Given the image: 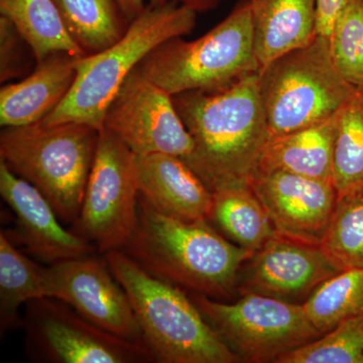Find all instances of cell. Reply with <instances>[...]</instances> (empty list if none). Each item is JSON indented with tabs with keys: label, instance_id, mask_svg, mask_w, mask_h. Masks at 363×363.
I'll list each match as a JSON object with an SVG mask.
<instances>
[{
	"label": "cell",
	"instance_id": "cell-1",
	"mask_svg": "<svg viewBox=\"0 0 363 363\" xmlns=\"http://www.w3.org/2000/svg\"><path fill=\"white\" fill-rule=\"evenodd\" d=\"M195 150L185 161L213 192L250 185L269 138L259 92V73L217 90L174 95Z\"/></svg>",
	"mask_w": 363,
	"mask_h": 363
},
{
	"label": "cell",
	"instance_id": "cell-6",
	"mask_svg": "<svg viewBox=\"0 0 363 363\" xmlns=\"http://www.w3.org/2000/svg\"><path fill=\"white\" fill-rule=\"evenodd\" d=\"M138 69L173 96L187 91L222 89L259 73L250 0L240 2L202 37L177 38L159 45Z\"/></svg>",
	"mask_w": 363,
	"mask_h": 363
},
{
	"label": "cell",
	"instance_id": "cell-19",
	"mask_svg": "<svg viewBox=\"0 0 363 363\" xmlns=\"http://www.w3.org/2000/svg\"><path fill=\"white\" fill-rule=\"evenodd\" d=\"M338 112L321 123L269 138L260 157L257 172H286L332 182L333 145Z\"/></svg>",
	"mask_w": 363,
	"mask_h": 363
},
{
	"label": "cell",
	"instance_id": "cell-22",
	"mask_svg": "<svg viewBox=\"0 0 363 363\" xmlns=\"http://www.w3.org/2000/svg\"><path fill=\"white\" fill-rule=\"evenodd\" d=\"M45 297V267L20 252L6 233H0V328L21 326L20 308Z\"/></svg>",
	"mask_w": 363,
	"mask_h": 363
},
{
	"label": "cell",
	"instance_id": "cell-24",
	"mask_svg": "<svg viewBox=\"0 0 363 363\" xmlns=\"http://www.w3.org/2000/svg\"><path fill=\"white\" fill-rule=\"evenodd\" d=\"M332 183L337 198L363 192V86L338 112Z\"/></svg>",
	"mask_w": 363,
	"mask_h": 363
},
{
	"label": "cell",
	"instance_id": "cell-31",
	"mask_svg": "<svg viewBox=\"0 0 363 363\" xmlns=\"http://www.w3.org/2000/svg\"><path fill=\"white\" fill-rule=\"evenodd\" d=\"M168 1L169 0H116L128 23L135 20L147 6H159Z\"/></svg>",
	"mask_w": 363,
	"mask_h": 363
},
{
	"label": "cell",
	"instance_id": "cell-21",
	"mask_svg": "<svg viewBox=\"0 0 363 363\" xmlns=\"http://www.w3.org/2000/svg\"><path fill=\"white\" fill-rule=\"evenodd\" d=\"M0 13L13 23L37 62L56 52L87 56L67 30L54 0H0Z\"/></svg>",
	"mask_w": 363,
	"mask_h": 363
},
{
	"label": "cell",
	"instance_id": "cell-8",
	"mask_svg": "<svg viewBox=\"0 0 363 363\" xmlns=\"http://www.w3.org/2000/svg\"><path fill=\"white\" fill-rule=\"evenodd\" d=\"M194 302L240 362H276L321 336L303 305L281 298L245 292L238 302L226 304L198 294Z\"/></svg>",
	"mask_w": 363,
	"mask_h": 363
},
{
	"label": "cell",
	"instance_id": "cell-3",
	"mask_svg": "<svg viewBox=\"0 0 363 363\" xmlns=\"http://www.w3.org/2000/svg\"><path fill=\"white\" fill-rule=\"evenodd\" d=\"M197 13L178 2L149 6L111 47L76 62L75 81L65 99L42 123L88 124L104 128L114 96L136 67L164 43L194 30Z\"/></svg>",
	"mask_w": 363,
	"mask_h": 363
},
{
	"label": "cell",
	"instance_id": "cell-23",
	"mask_svg": "<svg viewBox=\"0 0 363 363\" xmlns=\"http://www.w3.org/2000/svg\"><path fill=\"white\" fill-rule=\"evenodd\" d=\"M66 28L86 55L111 47L128 30L116 0H54Z\"/></svg>",
	"mask_w": 363,
	"mask_h": 363
},
{
	"label": "cell",
	"instance_id": "cell-9",
	"mask_svg": "<svg viewBox=\"0 0 363 363\" xmlns=\"http://www.w3.org/2000/svg\"><path fill=\"white\" fill-rule=\"evenodd\" d=\"M28 354L54 363L157 362L145 344L118 337L81 316L66 303L40 298L26 305L21 326Z\"/></svg>",
	"mask_w": 363,
	"mask_h": 363
},
{
	"label": "cell",
	"instance_id": "cell-26",
	"mask_svg": "<svg viewBox=\"0 0 363 363\" xmlns=\"http://www.w3.org/2000/svg\"><path fill=\"white\" fill-rule=\"evenodd\" d=\"M320 247L340 272L363 269V192L337 198Z\"/></svg>",
	"mask_w": 363,
	"mask_h": 363
},
{
	"label": "cell",
	"instance_id": "cell-14",
	"mask_svg": "<svg viewBox=\"0 0 363 363\" xmlns=\"http://www.w3.org/2000/svg\"><path fill=\"white\" fill-rule=\"evenodd\" d=\"M245 274V293L297 300L311 295L340 272L320 245L277 234L253 255Z\"/></svg>",
	"mask_w": 363,
	"mask_h": 363
},
{
	"label": "cell",
	"instance_id": "cell-5",
	"mask_svg": "<svg viewBox=\"0 0 363 363\" xmlns=\"http://www.w3.org/2000/svg\"><path fill=\"white\" fill-rule=\"evenodd\" d=\"M99 133L77 123L6 128L0 135V161L47 198L60 220L76 223Z\"/></svg>",
	"mask_w": 363,
	"mask_h": 363
},
{
	"label": "cell",
	"instance_id": "cell-30",
	"mask_svg": "<svg viewBox=\"0 0 363 363\" xmlns=\"http://www.w3.org/2000/svg\"><path fill=\"white\" fill-rule=\"evenodd\" d=\"M350 0H316V35L330 39L339 16Z\"/></svg>",
	"mask_w": 363,
	"mask_h": 363
},
{
	"label": "cell",
	"instance_id": "cell-27",
	"mask_svg": "<svg viewBox=\"0 0 363 363\" xmlns=\"http://www.w3.org/2000/svg\"><path fill=\"white\" fill-rule=\"evenodd\" d=\"M276 363H363V313L281 355Z\"/></svg>",
	"mask_w": 363,
	"mask_h": 363
},
{
	"label": "cell",
	"instance_id": "cell-33",
	"mask_svg": "<svg viewBox=\"0 0 363 363\" xmlns=\"http://www.w3.org/2000/svg\"><path fill=\"white\" fill-rule=\"evenodd\" d=\"M362 4H363V0H362Z\"/></svg>",
	"mask_w": 363,
	"mask_h": 363
},
{
	"label": "cell",
	"instance_id": "cell-18",
	"mask_svg": "<svg viewBox=\"0 0 363 363\" xmlns=\"http://www.w3.org/2000/svg\"><path fill=\"white\" fill-rule=\"evenodd\" d=\"M260 71L316 37V0H250Z\"/></svg>",
	"mask_w": 363,
	"mask_h": 363
},
{
	"label": "cell",
	"instance_id": "cell-10",
	"mask_svg": "<svg viewBox=\"0 0 363 363\" xmlns=\"http://www.w3.org/2000/svg\"><path fill=\"white\" fill-rule=\"evenodd\" d=\"M138 201L135 155L102 128L75 223L79 235L93 241L101 252L123 250L138 223Z\"/></svg>",
	"mask_w": 363,
	"mask_h": 363
},
{
	"label": "cell",
	"instance_id": "cell-7",
	"mask_svg": "<svg viewBox=\"0 0 363 363\" xmlns=\"http://www.w3.org/2000/svg\"><path fill=\"white\" fill-rule=\"evenodd\" d=\"M355 88L341 75L330 43L321 35L274 60L259 72L260 99L269 138L335 116Z\"/></svg>",
	"mask_w": 363,
	"mask_h": 363
},
{
	"label": "cell",
	"instance_id": "cell-32",
	"mask_svg": "<svg viewBox=\"0 0 363 363\" xmlns=\"http://www.w3.org/2000/svg\"><path fill=\"white\" fill-rule=\"evenodd\" d=\"M176 1L180 2L183 6L189 7L198 13L211 11L220 4L221 0H176Z\"/></svg>",
	"mask_w": 363,
	"mask_h": 363
},
{
	"label": "cell",
	"instance_id": "cell-29",
	"mask_svg": "<svg viewBox=\"0 0 363 363\" xmlns=\"http://www.w3.org/2000/svg\"><path fill=\"white\" fill-rule=\"evenodd\" d=\"M26 40L6 16H0V81L6 83L23 73V45Z\"/></svg>",
	"mask_w": 363,
	"mask_h": 363
},
{
	"label": "cell",
	"instance_id": "cell-16",
	"mask_svg": "<svg viewBox=\"0 0 363 363\" xmlns=\"http://www.w3.org/2000/svg\"><path fill=\"white\" fill-rule=\"evenodd\" d=\"M140 194L155 209L185 221L209 219L213 193L181 157L135 156Z\"/></svg>",
	"mask_w": 363,
	"mask_h": 363
},
{
	"label": "cell",
	"instance_id": "cell-20",
	"mask_svg": "<svg viewBox=\"0 0 363 363\" xmlns=\"http://www.w3.org/2000/svg\"><path fill=\"white\" fill-rule=\"evenodd\" d=\"M209 219L235 245L255 253L278 234L250 185L214 190Z\"/></svg>",
	"mask_w": 363,
	"mask_h": 363
},
{
	"label": "cell",
	"instance_id": "cell-11",
	"mask_svg": "<svg viewBox=\"0 0 363 363\" xmlns=\"http://www.w3.org/2000/svg\"><path fill=\"white\" fill-rule=\"evenodd\" d=\"M104 128L135 156L162 152L187 161L195 150L173 95L145 77L138 67L109 105Z\"/></svg>",
	"mask_w": 363,
	"mask_h": 363
},
{
	"label": "cell",
	"instance_id": "cell-28",
	"mask_svg": "<svg viewBox=\"0 0 363 363\" xmlns=\"http://www.w3.org/2000/svg\"><path fill=\"white\" fill-rule=\"evenodd\" d=\"M332 57L339 72L350 84L363 86V4L350 0L329 39Z\"/></svg>",
	"mask_w": 363,
	"mask_h": 363
},
{
	"label": "cell",
	"instance_id": "cell-4",
	"mask_svg": "<svg viewBox=\"0 0 363 363\" xmlns=\"http://www.w3.org/2000/svg\"><path fill=\"white\" fill-rule=\"evenodd\" d=\"M105 260L128 294L143 341L157 362H240L178 286L145 271L123 250L105 253Z\"/></svg>",
	"mask_w": 363,
	"mask_h": 363
},
{
	"label": "cell",
	"instance_id": "cell-17",
	"mask_svg": "<svg viewBox=\"0 0 363 363\" xmlns=\"http://www.w3.org/2000/svg\"><path fill=\"white\" fill-rule=\"evenodd\" d=\"M77 59L66 52H56L38 62L30 75L0 90V124L20 128L40 123L67 96L77 69Z\"/></svg>",
	"mask_w": 363,
	"mask_h": 363
},
{
	"label": "cell",
	"instance_id": "cell-13",
	"mask_svg": "<svg viewBox=\"0 0 363 363\" xmlns=\"http://www.w3.org/2000/svg\"><path fill=\"white\" fill-rule=\"evenodd\" d=\"M250 185L277 233L320 245L337 203L332 182L286 172H257Z\"/></svg>",
	"mask_w": 363,
	"mask_h": 363
},
{
	"label": "cell",
	"instance_id": "cell-2",
	"mask_svg": "<svg viewBox=\"0 0 363 363\" xmlns=\"http://www.w3.org/2000/svg\"><path fill=\"white\" fill-rule=\"evenodd\" d=\"M138 213L135 231L121 250L152 276L199 295L227 297L255 255L224 238L207 219L169 217L140 194Z\"/></svg>",
	"mask_w": 363,
	"mask_h": 363
},
{
	"label": "cell",
	"instance_id": "cell-15",
	"mask_svg": "<svg viewBox=\"0 0 363 363\" xmlns=\"http://www.w3.org/2000/svg\"><path fill=\"white\" fill-rule=\"evenodd\" d=\"M0 194L16 214L18 240L38 259L54 264L94 252L89 241L61 225L51 203L35 186L2 161Z\"/></svg>",
	"mask_w": 363,
	"mask_h": 363
},
{
	"label": "cell",
	"instance_id": "cell-25",
	"mask_svg": "<svg viewBox=\"0 0 363 363\" xmlns=\"http://www.w3.org/2000/svg\"><path fill=\"white\" fill-rule=\"evenodd\" d=\"M303 305L313 326L325 334L363 313V269H348L323 281Z\"/></svg>",
	"mask_w": 363,
	"mask_h": 363
},
{
	"label": "cell",
	"instance_id": "cell-12",
	"mask_svg": "<svg viewBox=\"0 0 363 363\" xmlns=\"http://www.w3.org/2000/svg\"><path fill=\"white\" fill-rule=\"evenodd\" d=\"M45 297L62 301L81 316L118 337L143 343V331L128 294L106 260L92 255L45 267Z\"/></svg>",
	"mask_w": 363,
	"mask_h": 363
}]
</instances>
